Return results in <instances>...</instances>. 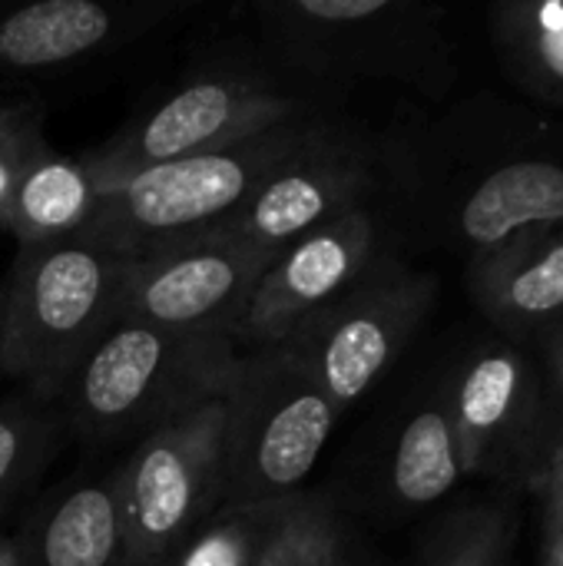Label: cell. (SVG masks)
<instances>
[{
    "label": "cell",
    "instance_id": "obj_29",
    "mask_svg": "<svg viewBox=\"0 0 563 566\" xmlns=\"http://www.w3.org/2000/svg\"><path fill=\"white\" fill-rule=\"evenodd\" d=\"M557 361H561V375H563V342H561V352H557Z\"/></svg>",
    "mask_w": 563,
    "mask_h": 566
},
{
    "label": "cell",
    "instance_id": "obj_20",
    "mask_svg": "<svg viewBox=\"0 0 563 566\" xmlns=\"http://www.w3.org/2000/svg\"><path fill=\"white\" fill-rule=\"evenodd\" d=\"M50 418L33 401H13L0 408V514L30 481L46 454Z\"/></svg>",
    "mask_w": 563,
    "mask_h": 566
},
{
    "label": "cell",
    "instance_id": "obj_1",
    "mask_svg": "<svg viewBox=\"0 0 563 566\" xmlns=\"http://www.w3.org/2000/svg\"><path fill=\"white\" fill-rule=\"evenodd\" d=\"M239 348L229 335L113 318L73 368L63 405L90 441L149 434L229 388Z\"/></svg>",
    "mask_w": 563,
    "mask_h": 566
},
{
    "label": "cell",
    "instance_id": "obj_12",
    "mask_svg": "<svg viewBox=\"0 0 563 566\" xmlns=\"http://www.w3.org/2000/svg\"><path fill=\"white\" fill-rule=\"evenodd\" d=\"M166 7H126L103 0H37L0 17V70H53L116 43Z\"/></svg>",
    "mask_w": 563,
    "mask_h": 566
},
{
    "label": "cell",
    "instance_id": "obj_14",
    "mask_svg": "<svg viewBox=\"0 0 563 566\" xmlns=\"http://www.w3.org/2000/svg\"><path fill=\"white\" fill-rule=\"evenodd\" d=\"M17 541L27 566L126 564L113 474L70 484Z\"/></svg>",
    "mask_w": 563,
    "mask_h": 566
},
{
    "label": "cell",
    "instance_id": "obj_3",
    "mask_svg": "<svg viewBox=\"0 0 563 566\" xmlns=\"http://www.w3.org/2000/svg\"><path fill=\"white\" fill-rule=\"evenodd\" d=\"M325 123L302 116L222 149L136 172L100 192L90 232L123 252H143L229 219L262 179L322 136Z\"/></svg>",
    "mask_w": 563,
    "mask_h": 566
},
{
    "label": "cell",
    "instance_id": "obj_28",
    "mask_svg": "<svg viewBox=\"0 0 563 566\" xmlns=\"http://www.w3.org/2000/svg\"><path fill=\"white\" fill-rule=\"evenodd\" d=\"M7 113H10V106H7V103H0V123L7 119Z\"/></svg>",
    "mask_w": 563,
    "mask_h": 566
},
{
    "label": "cell",
    "instance_id": "obj_30",
    "mask_svg": "<svg viewBox=\"0 0 563 566\" xmlns=\"http://www.w3.org/2000/svg\"><path fill=\"white\" fill-rule=\"evenodd\" d=\"M0 312H3V285H0Z\"/></svg>",
    "mask_w": 563,
    "mask_h": 566
},
{
    "label": "cell",
    "instance_id": "obj_2",
    "mask_svg": "<svg viewBox=\"0 0 563 566\" xmlns=\"http://www.w3.org/2000/svg\"><path fill=\"white\" fill-rule=\"evenodd\" d=\"M129 252L83 229L73 239L20 249L3 282L0 371L30 398L63 395L73 368L116 318Z\"/></svg>",
    "mask_w": 563,
    "mask_h": 566
},
{
    "label": "cell",
    "instance_id": "obj_7",
    "mask_svg": "<svg viewBox=\"0 0 563 566\" xmlns=\"http://www.w3.org/2000/svg\"><path fill=\"white\" fill-rule=\"evenodd\" d=\"M431 302V282L372 265L348 292L305 318L282 345L342 415L392 368Z\"/></svg>",
    "mask_w": 563,
    "mask_h": 566
},
{
    "label": "cell",
    "instance_id": "obj_6",
    "mask_svg": "<svg viewBox=\"0 0 563 566\" xmlns=\"http://www.w3.org/2000/svg\"><path fill=\"white\" fill-rule=\"evenodd\" d=\"M302 116H309L302 93H289L249 70H222L173 90L83 159L103 192L153 166L222 149Z\"/></svg>",
    "mask_w": 563,
    "mask_h": 566
},
{
    "label": "cell",
    "instance_id": "obj_17",
    "mask_svg": "<svg viewBox=\"0 0 563 566\" xmlns=\"http://www.w3.org/2000/svg\"><path fill=\"white\" fill-rule=\"evenodd\" d=\"M461 451L448 408L418 411L395 448L392 461V488L402 504L425 507L441 501L461 478Z\"/></svg>",
    "mask_w": 563,
    "mask_h": 566
},
{
    "label": "cell",
    "instance_id": "obj_4",
    "mask_svg": "<svg viewBox=\"0 0 563 566\" xmlns=\"http://www.w3.org/2000/svg\"><path fill=\"white\" fill-rule=\"evenodd\" d=\"M335 421L338 411L282 348L242 355L226 391L222 507L299 497Z\"/></svg>",
    "mask_w": 563,
    "mask_h": 566
},
{
    "label": "cell",
    "instance_id": "obj_11",
    "mask_svg": "<svg viewBox=\"0 0 563 566\" xmlns=\"http://www.w3.org/2000/svg\"><path fill=\"white\" fill-rule=\"evenodd\" d=\"M269 46L299 73L345 80L398 56L405 7L392 0H275L256 7Z\"/></svg>",
    "mask_w": 563,
    "mask_h": 566
},
{
    "label": "cell",
    "instance_id": "obj_10",
    "mask_svg": "<svg viewBox=\"0 0 563 566\" xmlns=\"http://www.w3.org/2000/svg\"><path fill=\"white\" fill-rule=\"evenodd\" d=\"M372 182V159L325 126L315 143L262 179L229 219L206 232L275 255L305 232L358 209Z\"/></svg>",
    "mask_w": 563,
    "mask_h": 566
},
{
    "label": "cell",
    "instance_id": "obj_16",
    "mask_svg": "<svg viewBox=\"0 0 563 566\" xmlns=\"http://www.w3.org/2000/svg\"><path fill=\"white\" fill-rule=\"evenodd\" d=\"M521 381H524V368L508 352L481 355L458 381V391H455V401L448 411H451V424H455V438H458L465 468H478L491 438L514 415Z\"/></svg>",
    "mask_w": 563,
    "mask_h": 566
},
{
    "label": "cell",
    "instance_id": "obj_19",
    "mask_svg": "<svg viewBox=\"0 0 563 566\" xmlns=\"http://www.w3.org/2000/svg\"><path fill=\"white\" fill-rule=\"evenodd\" d=\"M259 566H348V541L335 511L309 494L285 504Z\"/></svg>",
    "mask_w": 563,
    "mask_h": 566
},
{
    "label": "cell",
    "instance_id": "obj_27",
    "mask_svg": "<svg viewBox=\"0 0 563 566\" xmlns=\"http://www.w3.org/2000/svg\"><path fill=\"white\" fill-rule=\"evenodd\" d=\"M0 566H27L23 564V551L17 537L0 534Z\"/></svg>",
    "mask_w": 563,
    "mask_h": 566
},
{
    "label": "cell",
    "instance_id": "obj_5",
    "mask_svg": "<svg viewBox=\"0 0 563 566\" xmlns=\"http://www.w3.org/2000/svg\"><path fill=\"white\" fill-rule=\"evenodd\" d=\"M226 391L149 431L113 474L126 547L123 566H169L222 507Z\"/></svg>",
    "mask_w": 563,
    "mask_h": 566
},
{
    "label": "cell",
    "instance_id": "obj_26",
    "mask_svg": "<svg viewBox=\"0 0 563 566\" xmlns=\"http://www.w3.org/2000/svg\"><path fill=\"white\" fill-rule=\"evenodd\" d=\"M551 507L563 514V431H561V448H557V461L551 471Z\"/></svg>",
    "mask_w": 563,
    "mask_h": 566
},
{
    "label": "cell",
    "instance_id": "obj_8",
    "mask_svg": "<svg viewBox=\"0 0 563 566\" xmlns=\"http://www.w3.org/2000/svg\"><path fill=\"white\" fill-rule=\"evenodd\" d=\"M272 259V252L216 232H192L133 252L119 275L116 318L212 332L236 342L242 312Z\"/></svg>",
    "mask_w": 563,
    "mask_h": 566
},
{
    "label": "cell",
    "instance_id": "obj_9",
    "mask_svg": "<svg viewBox=\"0 0 563 566\" xmlns=\"http://www.w3.org/2000/svg\"><path fill=\"white\" fill-rule=\"evenodd\" d=\"M375 252L378 226L365 206L275 252L242 312L236 348L265 352L282 345L305 318L348 292L375 265Z\"/></svg>",
    "mask_w": 563,
    "mask_h": 566
},
{
    "label": "cell",
    "instance_id": "obj_22",
    "mask_svg": "<svg viewBox=\"0 0 563 566\" xmlns=\"http://www.w3.org/2000/svg\"><path fill=\"white\" fill-rule=\"evenodd\" d=\"M501 33L534 76L563 86V3L518 7Z\"/></svg>",
    "mask_w": 563,
    "mask_h": 566
},
{
    "label": "cell",
    "instance_id": "obj_24",
    "mask_svg": "<svg viewBox=\"0 0 563 566\" xmlns=\"http://www.w3.org/2000/svg\"><path fill=\"white\" fill-rule=\"evenodd\" d=\"M494 560V551H491V537L488 534H465L455 551L441 560L438 566H491Z\"/></svg>",
    "mask_w": 563,
    "mask_h": 566
},
{
    "label": "cell",
    "instance_id": "obj_13",
    "mask_svg": "<svg viewBox=\"0 0 563 566\" xmlns=\"http://www.w3.org/2000/svg\"><path fill=\"white\" fill-rule=\"evenodd\" d=\"M96 206L100 182L86 159L53 153L43 143L20 172L0 212V229H7L20 249L50 245L90 229Z\"/></svg>",
    "mask_w": 563,
    "mask_h": 566
},
{
    "label": "cell",
    "instance_id": "obj_15",
    "mask_svg": "<svg viewBox=\"0 0 563 566\" xmlns=\"http://www.w3.org/2000/svg\"><path fill=\"white\" fill-rule=\"evenodd\" d=\"M557 219H563V169L544 159L494 169L461 209V229L478 245H501L518 229Z\"/></svg>",
    "mask_w": 563,
    "mask_h": 566
},
{
    "label": "cell",
    "instance_id": "obj_21",
    "mask_svg": "<svg viewBox=\"0 0 563 566\" xmlns=\"http://www.w3.org/2000/svg\"><path fill=\"white\" fill-rule=\"evenodd\" d=\"M494 305L504 315L538 318L563 308V239L541 249L534 259L518 265L511 275L498 272V282L488 289Z\"/></svg>",
    "mask_w": 563,
    "mask_h": 566
},
{
    "label": "cell",
    "instance_id": "obj_25",
    "mask_svg": "<svg viewBox=\"0 0 563 566\" xmlns=\"http://www.w3.org/2000/svg\"><path fill=\"white\" fill-rule=\"evenodd\" d=\"M548 566H563V514L551 511V534H548Z\"/></svg>",
    "mask_w": 563,
    "mask_h": 566
},
{
    "label": "cell",
    "instance_id": "obj_18",
    "mask_svg": "<svg viewBox=\"0 0 563 566\" xmlns=\"http://www.w3.org/2000/svg\"><path fill=\"white\" fill-rule=\"evenodd\" d=\"M289 501L259 507H219L169 566H259Z\"/></svg>",
    "mask_w": 563,
    "mask_h": 566
},
{
    "label": "cell",
    "instance_id": "obj_23",
    "mask_svg": "<svg viewBox=\"0 0 563 566\" xmlns=\"http://www.w3.org/2000/svg\"><path fill=\"white\" fill-rule=\"evenodd\" d=\"M43 146V133H40V109L33 106H10L7 119L0 123V212L20 179V172L27 169V163L33 159V153Z\"/></svg>",
    "mask_w": 563,
    "mask_h": 566
}]
</instances>
